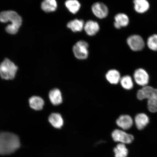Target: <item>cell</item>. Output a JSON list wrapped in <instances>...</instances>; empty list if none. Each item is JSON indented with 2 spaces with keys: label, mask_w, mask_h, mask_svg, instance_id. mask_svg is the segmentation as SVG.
<instances>
[{
  "label": "cell",
  "mask_w": 157,
  "mask_h": 157,
  "mask_svg": "<svg viewBox=\"0 0 157 157\" xmlns=\"http://www.w3.org/2000/svg\"><path fill=\"white\" fill-rule=\"evenodd\" d=\"M18 136L9 132L0 133V155H5L12 154L20 147Z\"/></svg>",
  "instance_id": "cell-1"
},
{
  "label": "cell",
  "mask_w": 157,
  "mask_h": 157,
  "mask_svg": "<svg viewBox=\"0 0 157 157\" xmlns=\"http://www.w3.org/2000/svg\"><path fill=\"white\" fill-rule=\"evenodd\" d=\"M65 5L68 11L73 14L78 12L81 7V5L77 0H67Z\"/></svg>",
  "instance_id": "cell-21"
},
{
  "label": "cell",
  "mask_w": 157,
  "mask_h": 157,
  "mask_svg": "<svg viewBox=\"0 0 157 157\" xmlns=\"http://www.w3.org/2000/svg\"><path fill=\"white\" fill-rule=\"evenodd\" d=\"M116 122L118 126L124 130L130 129L133 124L132 117L128 115L120 116L117 119Z\"/></svg>",
  "instance_id": "cell-10"
},
{
  "label": "cell",
  "mask_w": 157,
  "mask_h": 157,
  "mask_svg": "<svg viewBox=\"0 0 157 157\" xmlns=\"http://www.w3.org/2000/svg\"><path fill=\"white\" fill-rule=\"evenodd\" d=\"M121 85L125 89L130 90L133 88V83L132 78L129 75H125L121 78Z\"/></svg>",
  "instance_id": "cell-23"
},
{
  "label": "cell",
  "mask_w": 157,
  "mask_h": 157,
  "mask_svg": "<svg viewBox=\"0 0 157 157\" xmlns=\"http://www.w3.org/2000/svg\"><path fill=\"white\" fill-rule=\"evenodd\" d=\"M88 43L84 40L78 41L73 47V52L75 56L80 60L87 59L88 56Z\"/></svg>",
  "instance_id": "cell-5"
},
{
  "label": "cell",
  "mask_w": 157,
  "mask_h": 157,
  "mask_svg": "<svg viewBox=\"0 0 157 157\" xmlns=\"http://www.w3.org/2000/svg\"><path fill=\"white\" fill-rule=\"evenodd\" d=\"M115 157H127L128 154V150L125 144L122 143L118 144L114 149Z\"/></svg>",
  "instance_id": "cell-22"
},
{
  "label": "cell",
  "mask_w": 157,
  "mask_h": 157,
  "mask_svg": "<svg viewBox=\"0 0 157 157\" xmlns=\"http://www.w3.org/2000/svg\"><path fill=\"white\" fill-rule=\"evenodd\" d=\"M112 136L115 142H119L124 144H130L134 140L133 135L119 129L114 130L112 133Z\"/></svg>",
  "instance_id": "cell-6"
},
{
  "label": "cell",
  "mask_w": 157,
  "mask_h": 157,
  "mask_svg": "<svg viewBox=\"0 0 157 157\" xmlns=\"http://www.w3.org/2000/svg\"><path fill=\"white\" fill-rule=\"evenodd\" d=\"M18 67L9 59L6 58L0 64V75L3 79L14 78Z\"/></svg>",
  "instance_id": "cell-4"
},
{
  "label": "cell",
  "mask_w": 157,
  "mask_h": 157,
  "mask_svg": "<svg viewBox=\"0 0 157 157\" xmlns=\"http://www.w3.org/2000/svg\"><path fill=\"white\" fill-rule=\"evenodd\" d=\"M134 9L137 12L143 13L148 10L150 5L147 0H134Z\"/></svg>",
  "instance_id": "cell-18"
},
{
  "label": "cell",
  "mask_w": 157,
  "mask_h": 157,
  "mask_svg": "<svg viewBox=\"0 0 157 157\" xmlns=\"http://www.w3.org/2000/svg\"><path fill=\"white\" fill-rule=\"evenodd\" d=\"M29 105L35 110H40L43 109L44 102L42 98L38 96H33L29 100Z\"/></svg>",
  "instance_id": "cell-16"
},
{
  "label": "cell",
  "mask_w": 157,
  "mask_h": 157,
  "mask_svg": "<svg viewBox=\"0 0 157 157\" xmlns=\"http://www.w3.org/2000/svg\"><path fill=\"white\" fill-rule=\"evenodd\" d=\"M84 29L87 34L89 36H94L99 31L100 27L98 23L92 20L87 21L84 25Z\"/></svg>",
  "instance_id": "cell-12"
},
{
  "label": "cell",
  "mask_w": 157,
  "mask_h": 157,
  "mask_svg": "<svg viewBox=\"0 0 157 157\" xmlns=\"http://www.w3.org/2000/svg\"><path fill=\"white\" fill-rule=\"evenodd\" d=\"M84 22L82 19H75L68 23V28L71 29L74 32H80L83 30Z\"/></svg>",
  "instance_id": "cell-20"
},
{
  "label": "cell",
  "mask_w": 157,
  "mask_h": 157,
  "mask_svg": "<svg viewBox=\"0 0 157 157\" xmlns=\"http://www.w3.org/2000/svg\"><path fill=\"white\" fill-rule=\"evenodd\" d=\"M48 121L55 128H60L64 124L63 119L62 115L58 113H53L50 115Z\"/></svg>",
  "instance_id": "cell-14"
},
{
  "label": "cell",
  "mask_w": 157,
  "mask_h": 157,
  "mask_svg": "<svg viewBox=\"0 0 157 157\" xmlns=\"http://www.w3.org/2000/svg\"><path fill=\"white\" fill-rule=\"evenodd\" d=\"M0 21L4 23L11 22V24L6 27V30L9 34H15L22 24V19L16 12L9 10L0 13Z\"/></svg>",
  "instance_id": "cell-2"
},
{
  "label": "cell",
  "mask_w": 157,
  "mask_h": 157,
  "mask_svg": "<svg viewBox=\"0 0 157 157\" xmlns=\"http://www.w3.org/2000/svg\"><path fill=\"white\" fill-rule=\"evenodd\" d=\"M115 20V22L114 23V25L117 29H120L121 27L127 26L129 22L128 17L123 13H119L116 15Z\"/></svg>",
  "instance_id": "cell-15"
},
{
  "label": "cell",
  "mask_w": 157,
  "mask_h": 157,
  "mask_svg": "<svg viewBox=\"0 0 157 157\" xmlns=\"http://www.w3.org/2000/svg\"><path fill=\"white\" fill-rule=\"evenodd\" d=\"M137 98L140 100L147 99V105L149 111L157 112V89L147 86L137 91Z\"/></svg>",
  "instance_id": "cell-3"
},
{
  "label": "cell",
  "mask_w": 157,
  "mask_h": 157,
  "mask_svg": "<svg viewBox=\"0 0 157 157\" xmlns=\"http://www.w3.org/2000/svg\"><path fill=\"white\" fill-rule=\"evenodd\" d=\"M107 81L110 83L117 84L119 83L121 79L119 72L117 70H111L108 71L105 75Z\"/></svg>",
  "instance_id": "cell-19"
},
{
  "label": "cell",
  "mask_w": 157,
  "mask_h": 157,
  "mask_svg": "<svg viewBox=\"0 0 157 157\" xmlns=\"http://www.w3.org/2000/svg\"><path fill=\"white\" fill-rule=\"evenodd\" d=\"M135 121L137 129L142 130L149 123V118L148 116L145 113H139L135 117Z\"/></svg>",
  "instance_id": "cell-13"
},
{
  "label": "cell",
  "mask_w": 157,
  "mask_h": 157,
  "mask_svg": "<svg viewBox=\"0 0 157 157\" xmlns=\"http://www.w3.org/2000/svg\"><path fill=\"white\" fill-rule=\"evenodd\" d=\"M49 98L51 102L55 105H58L62 103L61 92L58 88H54L49 92Z\"/></svg>",
  "instance_id": "cell-11"
},
{
  "label": "cell",
  "mask_w": 157,
  "mask_h": 157,
  "mask_svg": "<svg viewBox=\"0 0 157 157\" xmlns=\"http://www.w3.org/2000/svg\"><path fill=\"white\" fill-rule=\"evenodd\" d=\"M135 82L139 85L145 87L149 83V76L146 70L139 68L135 71L134 74Z\"/></svg>",
  "instance_id": "cell-8"
},
{
  "label": "cell",
  "mask_w": 157,
  "mask_h": 157,
  "mask_svg": "<svg viewBox=\"0 0 157 157\" xmlns=\"http://www.w3.org/2000/svg\"><path fill=\"white\" fill-rule=\"evenodd\" d=\"M92 10L95 16L100 19L105 18L109 13V10L107 6L101 2L94 3L92 6Z\"/></svg>",
  "instance_id": "cell-9"
},
{
  "label": "cell",
  "mask_w": 157,
  "mask_h": 157,
  "mask_svg": "<svg viewBox=\"0 0 157 157\" xmlns=\"http://www.w3.org/2000/svg\"><path fill=\"white\" fill-rule=\"evenodd\" d=\"M127 43L131 50L135 52L142 50L145 46L144 40L142 37L137 35L129 36L127 39Z\"/></svg>",
  "instance_id": "cell-7"
},
{
  "label": "cell",
  "mask_w": 157,
  "mask_h": 157,
  "mask_svg": "<svg viewBox=\"0 0 157 157\" xmlns=\"http://www.w3.org/2000/svg\"><path fill=\"white\" fill-rule=\"evenodd\" d=\"M147 44L151 50L157 51V35H153L149 37L147 40Z\"/></svg>",
  "instance_id": "cell-24"
},
{
  "label": "cell",
  "mask_w": 157,
  "mask_h": 157,
  "mask_svg": "<svg viewBox=\"0 0 157 157\" xmlns=\"http://www.w3.org/2000/svg\"><path fill=\"white\" fill-rule=\"evenodd\" d=\"M57 7V3L56 0H44L41 5V8L46 13L56 11Z\"/></svg>",
  "instance_id": "cell-17"
}]
</instances>
